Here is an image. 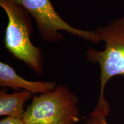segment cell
Masks as SVG:
<instances>
[{
	"mask_svg": "<svg viewBox=\"0 0 124 124\" xmlns=\"http://www.w3.org/2000/svg\"><path fill=\"white\" fill-rule=\"evenodd\" d=\"M96 33L105 43V49L98 51L90 48L87 59L98 63L100 68V91L97 106H109L105 98V86L108 80L117 75H124V17L116 18L107 25L98 27Z\"/></svg>",
	"mask_w": 124,
	"mask_h": 124,
	"instance_id": "1",
	"label": "cell"
},
{
	"mask_svg": "<svg viewBox=\"0 0 124 124\" xmlns=\"http://www.w3.org/2000/svg\"><path fill=\"white\" fill-rule=\"evenodd\" d=\"M0 6L8 19L4 38L6 48L35 73L43 74V53L31 40L32 25L30 15L13 0H0Z\"/></svg>",
	"mask_w": 124,
	"mask_h": 124,
	"instance_id": "2",
	"label": "cell"
},
{
	"mask_svg": "<svg viewBox=\"0 0 124 124\" xmlns=\"http://www.w3.org/2000/svg\"><path fill=\"white\" fill-rule=\"evenodd\" d=\"M79 99L67 86L32 98L25 110V124H77L80 120Z\"/></svg>",
	"mask_w": 124,
	"mask_h": 124,
	"instance_id": "3",
	"label": "cell"
},
{
	"mask_svg": "<svg viewBox=\"0 0 124 124\" xmlns=\"http://www.w3.org/2000/svg\"><path fill=\"white\" fill-rule=\"evenodd\" d=\"M22 7L35 20L43 40L57 43L64 40L61 31L78 36L90 42L101 41L95 31L75 28L66 22L55 10L50 0H13Z\"/></svg>",
	"mask_w": 124,
	"mask_h": 124,
	"instance_id": "4",
	"label": "cell"
},
{
	"mask_svg": "<svg viewBox=\"0 0 124 124\" xmlns=\"http://www.w3.org/2000/svg\"><path fill=\"white\" fill-rule=\"evenodd\" d=\"M0 86L8 87L16 91L20 90L29 91L33 95L43 94L54 90L56 87L55 82L31 81L18 75L10 65L0 62Z\"/></svg>",
	"mask_w": 124,
	"mask_h": 124,
	"instance_id": "5",
	"label": "cell"
},
{
	"mask_svg": "<svg viewBox=\"0 0 124 124\" xmlns=\"http://www.w3.org/2000/svg\"><path fill=\"white\" fill-rule=\"evenodd\" d=\"M33 98L29 91L21 90L8 94L5 89L0 90V116L23 119L25 102Z\"/></svg>",
	"mask_w": 124,
	"mask_h": 124,
	"instance_id": "6",
	"label": "cell"
},
{
	"mask_svg": "<svg viewBox=\"0 0 124 124\" xmlns=\"http://www.w3.org/2000/svg\"><path fill=\"white\" fill-rule=\"evenodd\" d=\"M108 116L105 113L94 110L85 117L84 124H108L106 120Z\"/></svg>",
	"mask_w": 124,
	"mask_h": 124,
	"instance_id": "7",
	"label": "cell"
},
{
	"mask_svg": "<svg viewBox=\"0 0 124 124\" xmlns=\"http://www.w3.org/2000/svg\"><path fill=\"white\" fill-rule=\"evenodd\" d=\"M0 124H25L23 119L6 117L0 121Z\"/></svg>",
	"mask_w": 124,
	"mask_h": 124,
	"instance_id": "8",
	"label": "cell"
}]
</instances>
